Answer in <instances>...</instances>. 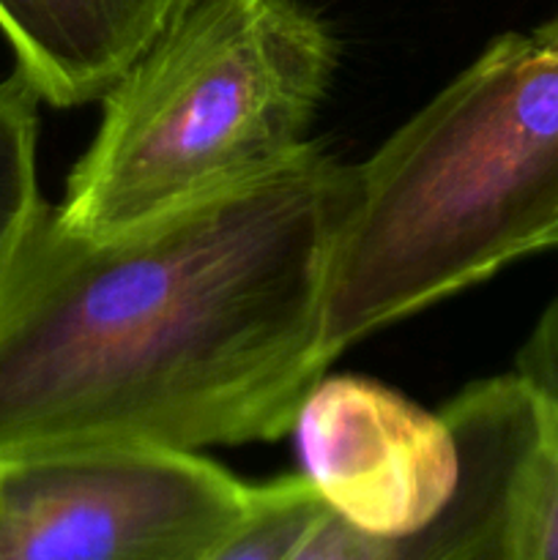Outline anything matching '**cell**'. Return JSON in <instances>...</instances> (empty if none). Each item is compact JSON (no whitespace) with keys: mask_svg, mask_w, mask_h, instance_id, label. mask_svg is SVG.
Here are the masks:
<instances>
[{"mask_svg":"<svg viewBox=\"0 0 558 560\" xmlns=\"http://www.w3.org/2000/svg\"><path fill=\"white\" fill-rule=\"evenodd\" d=\"M348 175L310 142L115 238L44 206L0 277V465L288 435L332 366L323 279Z\"/></svg>","mask_w":558,"mask_h":560,"instance_id":"cell-1","label":"cell"},{"mask_svg":"<svg viewBox=\"0 0 558 560\" xmlns=\"http://www.w3.org/2000/svg\"><path fill=\"white\" fill-rule=\"evenodd\" d=\"M558 249V14L496 38L364 164L323 279V353Z\"/></svg>","mask_w":558,"mask_h":560,"instance_id":"cell-2","label":"cell"},{"mask_svg":"<svg viewBox=\"0 0 558 560\" xmlns=\"http://www.w3.org/2000/svg\"><path fill=\"white\" fill-rule=\"evenodd\" d=\"M339 44L301 0H195L102 98L60 224L115 238L293 162Z\"/></svg>","mask_w":558,"mask_h":560,"instance_id":"cell-3","label":"cell"},{"mask_svg":"<svg viewBox=\"0 0 558 560\" xmlns=\"http://www.w3.org/2000/svg\"><path fill=\"white\" fill-rule=\"evenodd\" d=\"M195 452L91 448L0 465V560H208L255 506Z\"/></svg>","mask_w":558,"mask_h":560,"instance_id":"cell-4","label":"cell"},{"mask_svg":"<svg viewBox=\"0 0 558 560\" xmlns=\"http://www.w3.org/2000/svg\"><path fill=\"white\" fill-rule=\"evenodd\" d=\"M301 468L328 512L377 539L425 530L460 485V443L446 416L383 383L323 375L293 430Z\"/></svg>","mask_w":558,"mask_h":560,"instance_id":"cell-5","label":"cell"},{"mask_svg":"<svg viewBox=\"0 0 558 560\" xmlns=\"http://www.w3.org/2000/svg\"><path fill=\"white\" fill-rule=\"evenodd\" d=\"M460 443V485L419 534L367 536L328 512L290 560H512L520 490L542 441V413L518 375L465 388L443 408Z\"/></svg>","mask_w":558,"mask_h":560,"instance_id":"cell-6","label":"cell"},{"mask_svg":"<svg viewBox=\"0 0 558 560\" xmlns=\"http://www.w3.org/2000/svg\"><path fill=\"white\" fill-rule=\"evenodd\" d=\"M195 0H0L16 74L53 107L102 102Z\"/></svg>","mask_w":558,"mask_h":560,"instance_id":"cell-7","label":"cell"},{"mask_svg":"<svg viewBox=\"0 0 558 560\" xmlns=\"http://www.w3.org/2000/svg\"><path fill=\"white\" fill-rule=\"evenodd\" d=\"M38 96L20 74L0 80V277L47 202L38 195Z\"/></svg>","mask_w":558,"mask_h":560,"instance_id":"cell-8","label":"cell"},{"mask_svg":"<svg viewBox=\"0 0 558 560\" xmlns=\"http://www.w3.org/2000/svg\"><path fill=\"white\" fill-rule=\"evenodd\" d=\"M328 514L321 492L306 476L257 487L244 523L208 560H290Z\"/></svg>","mask_w":558,"mask_h":560,"instance_id":"cell-9","label":"cell"},{"mask_svg":"<svg viewBox=\"0 0 558 560\" xmlns=\"http://www.w3.org/2000/svg\"><path fill=\"white\" fill-rule=\"evenodd\" d=\"M539 413L542 441L514 512L512 560H558V421Z\"/></svg>","mask_w":558,"mask_h":560,"instance_id":"cell-10","label":"cell"},{"mask_svg":"<svg viewBox=\"0 0 558 560\" xmlns=\"http://www.w3.org/2000/svg\"><path fill=\"white\" fill-rule=\"evenodd\" d=\"M514 375L528 386L539 408L558 421V299L547 306L520 350Z\"/></svg>","mask_w":558,"mask_h":560,"instance_id":"cell-11","label":"cell"}]
</instances>
